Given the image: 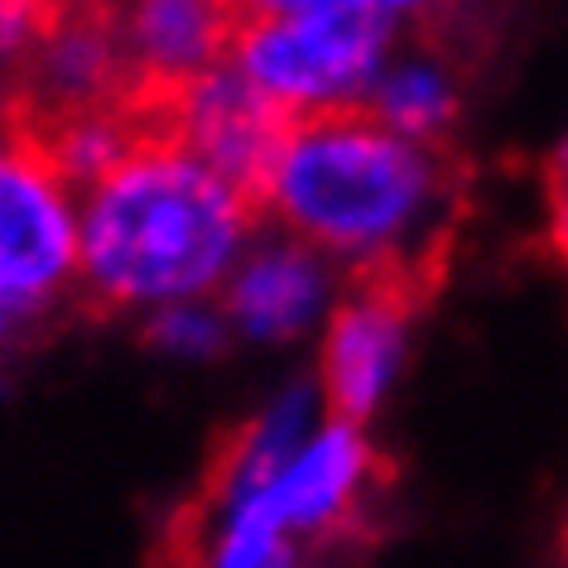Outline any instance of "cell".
<instances>
[{"mask_svg": "<svg viewBox=\"0 0 568 568\" xmlns=\"http://www.w3.org/2000/svg\"><path fill=\"white\" fill-rule=\"evenodd\" d=\"M463 164L444 140H409L366 102L300 106L270 212L318 251L352 261L453 232Z\"/></svg>", "mask_w": 568, "mask_h": 568, "instance_id": "1", "label": "cell"}, {"mask_svg": "<svg viewBox=\"0 0 568 568\" xmlns=\"http://www.w3.org/2000/svg\"><path fill=\"white\" fill-rule=\"evenodd\" d=\"M261 222L232 183L183 145H150L102 179L82 217V290L92 314L212 290Z\"/></svg>", "mask_w": 568, "mask_h": 568, "instance_id": "2", "label": "cell"}, {"mask_svg": "<svg viewBox=\"0 0 568 568\" xmlns=\"http://www.w3.org/2000/svg\"><path fill=\"white\" fill-rule=\"evenodd\" d=\"M390 39V10H308V16H255L236 44L241 73L294 106L352 102V92L381 68Z\"/></svg>", "mask_w": 568, "mask_h": 568, "instance_id": "3", "label": "cell"}, {"mask_svg": "<svg viewBox=\"0 0 568 568\" xmlns=\"http://www.w3.org/2000/svg\"><path fill=\"white\" fill-rule=\"evenodd\" d=\"M82 261L73 189L30 140L0 125V300L20 314L49 308Z\"/></svg>", "mask_w": 568, "mask_h": 568, "instance_id": "4", "label": "cell"}, {"mask_svg": "<svg viewBox=\"0 0 568 568\" xmlns=\"http://www.w3.org/2000/svg\"><path fill=\"white\" fill-rule=\"evenodd\" d=\"M300 106L280 102L261 82H251L241 68H212L193 78L179 97V145L203 160L222 183L246 197L270 217V183H275L284 140L294 131Z\"/></svg>", "mask_w": 568, "mask_h": 568, "instance_id": "5", "label": "cell"}, {"mask_svg": "<svg viewBox=\"0 0 568 568\" xmlns=\"http://www.w3.org/2000/svg\"><path fill=\"white\" fill-rule=\"evenodd\" d=\"M251 20L246 0H116V39L135 88H183L226 68Z\"/></svg>", "mask_w": 568, "mask_h": 568, "instance_id": "6", "label": "cell"}, {"mask_svg": "<svg viewBox=\"0 0 568 568\" xmlns=\"http://www.w3.org/2000/svg\"><path fill=\"white\" fill-rule=\"evenodd\" d=\"M381 458L362 438L357 424H328L304 444V453L280 473L275 487H265V501L275 520L300 539H333L362 520L366 501L376 491Z\"/></svg>", "mask_w": 568, "mask_h": 568, "instance_id": "7", "label": "cell"}, {"mask_svg": "<svg viewBox=\"0 0 568 568\" xmlns=\"http://www.w3.org/2000/svg\"><path fill=\"white\" fill-rule=\"evenodd\" d=\"M328 261L308 241L265 246L226 290V314L251 337H294L328 294Z\"/></svg>", "mask_w": 568, "mask_h": 568, "instance_id": "8", "label": "cell"}, {"mask_svg": "<svg viewBox=\"0 0 568 568\" xmlns=\"http://www.w3.org/2000/svg\"><path fill=\"white\" fill-rule=\"evenodd\" d=\"M372 106L409 140H444V125L453 121V88L429 63H400L376 82Z\"/></svg>", "mask_w": 568, "mask_h": 568, "instance_id": "9", "label": "cell"}, {"mask_svg": "<svg viewBox=\"0 0 568 568\" xmlns=\"http://www.w3.org/2000/svg\"><path fill=\"white\" fill-rule=\"evenodd\" d=\"M300 549L284 535H251V530H232L212 545L207 568H294Z\"/></svg>", "mask_w": 568, "mask_h": 568, "instance_id": "10", "label": "cell"}, {"mask_svg": "<svg viewBox=\"0 0 568 568\" xmlns=\"http://www.w3.org/2000/svg\"><path fill=\"white\" fill-rule=\"evenodd\" d=\"M150 343L189 352V357H203V352L222 347V318L203 314V308H164L150 328Z\"/></svg>", "mask_w": 568, "mask_h": 568, "instance_id": "11", "label": "cell"}, {"mask_svg": "<svg viewBox=\"0 0 568 568\" xmlns=\"http://www.w3.org/2000/svg\"><path fill=\"white\" fill-rule=\"evenodd\" d=\"M381 10H419L424 39H444L463 30V10L467 0H376Z\"/></svg>", "mask_w": 568, "mask_h": 568, "instance_id": "12", "label": "cell"}, {"mask_svg": "<svg viewBox=\"0 0 568 568\" xmlns=\"http://www.w3.org/2000/svg\"><path fill=\"white\" fill-rule=\"evenodd\" d=\"M554 222H549V232H554V246H559V255L568 261V174H554Z\"/></svg>", "mask_w": 568, "mask_h": 568, "instance_id": "13", "label": "cell"}, {"mask_svg": "<svg viewBox=\"0 0 568 568\" xmlns=\"http://www.w3.org/2000/svg\"><path fill=\"white\" fill-rule=\"evenodd\" d=\"M255 16H300L304 0H246Z\"/></svg>", "mask_w": 568, "mask_h": 568, "instance_id": "14", "label": "cell"}, {"mask_svg": "<svg viewBox=\"0 0 568 568\" xmlns=\"http://www.w3.org/2000/svg\"><path fill=\"white\" fill-rule=\"evenodd\" d=\"M24 318H30V314H20V308H10L6 300H0V347H6L10 337L20 333V323H24Z\"/></svg>", "mask_w": 568, "mask_h": 568, "instance_id": "15", "label": "cell"}, {"mask_svg": "<svg viewBox=\"0 0 568 568\" xmlns=\"http://www.w3.org/2000/svg\"><path fill=\"white\" fill-rule=\"evenodd\" d=\"M554 174H568V145H564V154H559V164H554Z\"/></svg>", "mask_w": 568, "mask_h": 568, "instance_id": "16", "label": "cell"}, {"mask_svg": "<svg viewBox=\"0 0 568 568\" xmlns=\"http://www.w3.org/2000/svg\"><path fill=\"white\" fill-rule=\"evenodd\" d=\"M564 549H568V539H564Z\"/></svg>", "mask_w": 568, "mask_h": 568, "instance_id": "17", "label": "cell"}, {"mask_svg": "<svg viewBox=\"0 0 568 568\" xmlns=\"http://www.w3.org/2000/svg\"><path fill=\"white\" fill-rule=\"evenodd\" d=\"M564 265H568V261H564Z\"/></svg>", "mask_w": 568, "mask_h": 568, "instance_id": "18", "label": "cell"}]
</instances>
